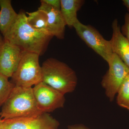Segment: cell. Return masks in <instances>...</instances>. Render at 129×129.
Wrapping results in <instances>:
<instances>
[{"mask_svg":"<svg viewBox=\"0 0 129 129\" xmlns=\"http://www.w3.org/2000/svg\"><path fill=\"white\" fill-rule=\"evenodd\" d=\"M0 32L2 35L9 30L17 17L10 0H0Z\"/></svg>","mask_w":129,"mask_h":129,"instance_id":"obj_13","label":"cell"},{"mask_svg":"<svg viewBox=\"0 0 129 129\" xmlns=\"http://www.w3.org/2000/svg\"><path fill=\"white\" fill-rule=\"evenodd\" d=\"M5 129H58L59 123L48 113L16 118L3 119Z\"/></svg>","mask_w":129,"mask_h":129,"instance_id":"obj_8","label":"cell"},{"mask_svg":"<svg viewBox=\"0 0 129 129\" xmlns=\"http://www.w3.org/2000/svg\"><path fill=\"white\" fill-rule=\"evenodd\" d=\"M38 9L45 13L47 17L46 30L53 37L58 39L64 38L66 24L60 10L41 3Z\"/></svg>","mask_w":129,"mask_h":129,"instance_id":"obj_10","label":"cell"},{"mask_svg":"<svg viewBox=\"0 0 129 129\" xmlns=\"http://www.w3.org/2000/svg\"><path fill=\"white\" fill-rule=\"evenodd\" d=\"M118 106L129 111V74L121 85L117 94Z\"/></svg>","mask_w":129,"mask_h":129,"instance_id":"obj_15","label":"cell"},{"mask_svg":"<svg viewBox=\"0 0 129 129\" xmlns=\"http://www.w3.org/2000/svg\"><path fill=\"white\" fill-rule=\"evenodd\" d=\"M39 109L33 93V88L16 86L2 107V119L27 117L42 113Z\"/></svg>","mask_w":129,"mask_h":129,"instance_id":"obj_2","label":"cell"},{"mask_svg":"<svg viewBox=\"0 0 129 129\" xmlns=\"http://www.w3.org/2000/svg\"><path fill=\"white\" fill-rule=\"evenodd\" d=\"M41 68L42 82L63 95L75 90L78 83L76 73L66 63L51 58L43 62Z\"/></svg>","mask_w":129,"mask_h":129,"instance_id":"obj_3","label":"cell"},{"mask_svg":"<svg viewBox=\"0 0 129 129\" xmlns=\"http://www.w3.org/2000/svg\"><path fill=\"white\" fill-rule=\"evenodd\" d=\"M33 91L38 108L42 112H51L63 107L64 95L44 82L35 85Z\"/></svg>","mask_w":129,"mask_h":129,"instance_id":"obj_7","label":"cell"},{"mask_svg":"<svg viewBox=\"0 0 129 129\" xmlns=\"http://www.w3.org/2000/svg\"><path fill=\"white\" fill-rule=\"evenodd\" d=\"M112 35L109 40L113 52L117 54L129 68V43L122 34L117 19L112 23Z\"/></svg>","mask_w":129,"mask_h":129,"instance_id":"obj_11","label":"cell"},{"mask_svg":"<svg viewBox=\"0 0 129 129\" xmlns=\"http://www.w3.org/2000/svg\"><path fill=\"white\" fill-rule=\"evenodd\" d=\"M27 13V21L30 26L37 30L47 31V17L45 12L38 9L36 11Z\"/></svg>","mask_w":129,"mask_h":129,"instance_id":"obj_14","label":"cell"},{"mask_svg":"<svg viewBox=\"0 0 129 129\" xmlns=\"http://www.w3.org/2000/svg\"><path fill=\"white\" fill-rule=\"evenodd\" d=\"M3 36L23 51L37 53L40 56L45 53L53 37L47 31L32 28L28 23L27 16L22 11Z\"/></svg>","mask_w":129,"mask_h":129,"instance_id":"obj_1","label":"cell"},{"mask_svg":"<svg viewBox=\"0 0 129 129\" xmlns=\"http://www.w3.org/2000/svg\"><path fill=\"white\" fill-rule=\"evenodd\" d=\"M108 63L109 69L103 78L101 84L107 97L112 102L129 74V68L115 53H113Z\"/></svg>","mask_w":129,"mask_h":129,"instance_id":"obj_5","label":"cell"},{"mask_svg":"<svg viewBox=\"0 0 129 129\" xmlns=\"http://www.w3.org/2000/svg\"><path fill=\"white\" fill-rule=\"evenodd\" d=\"M40 2L41 3L60 10L61 0H41Z\"/></svg>","mask_w":129,"mask_h":129,"instance_id":"obj_18","label":"cell"},{"mask_svg":"<svg viewBox=\"0 0 129 129\" xmlns=\"http://www.w3.org/2000/svg\"><path fill=\"white\" fill-rule=\"evenodd\" d=\"M39 56L37 53L23 51L17 68L11 77L12 83L16 86L31 88L42 81Z\"/></svg>","mask_w":129,"mask_h":129,"instance_id":"obj_4","label":"cell"},{"mask_svg":"<svg viewBox=\"0 0 129 129\" xmlns=\"http://www.w3.org/2000/svg\"><path fill=\"white\" fill-rule=\"evenodd\" d=\"M73 27L80 38L108 62L113 53L110 41L105 39L94 27L83 24L79 20L75 24Z\"/></svg>","mask_w":129,"mask_h":129,"instance_id":"obj_6","label":"cell"},{"mask_svg":"<svg viewBox=\"0 0 129 129\" xmlns=\"http://www.w3.org/2000/svg\"><path fill=\"white\" fill-rule=\"evenodd\" d=\"M123 5L126 7L129 13V0H123L122 1Z\"/></svg>","mask_w":129,"mask_h":129,"instance_id":"obj_20","label":"cell"},{"mask_svg":"<svg viewBox=\"0 0 129 129\" xmlns=\"http://www.w3.org/2000/svg\"><path fill=\"white\" fill-rule=\"evenodd\" d=\"M68 129H90L82 124H75L69 125Z\"/></svg>","mask_w":129,"mask_h":129,"instance_id":"obj_19","label":"cell"},{"mask_svg":"<svg viewBox=\"0 0 129 129\" xmlns=\"http://www.w3.org/2000/svg\"><path fill=\"white\" fill-rule=\"evenodd\" d=\"M122 34L129 43V13H127L124 16V22L120 28Z\"/></svg>","mask_w":129,"mask_h":129,"instance_id":"obj_17","label":"cell"},{"mask_svg":"<svg viewBox=\"0 0 129 129\" xmlns=\"http://www.w3.org/2000/svg\"><path fill=\"white\" fill-rule=\"evenodd\" d=\"M15 86L8 78L0 74V107L3 106Z\"/></svg>","mask_w":129,"mask_h":129,"instance_id":"obj_16","label":"cell"},{"mask_svg":"<svg viewBox=\"0 0 129 129\" xmlns=\"http://www.w3.org/2000/svg\"><path fill=\"white\" fill-rule=\"evenodd\" d=\"M84 0H61L60 11L66 25L73 27L78 21L77 13L84 4Z\"/></svg>","mask_w":129,"mask_h":129,"instance_id":"obj_12","label":"cell"},{"mask_svg":"<svg viewBox=\"0 0 129 129\" xmlns=\"http://www.w3.org/2000/svg\"><path fill=\"white\" fill-rule=\"evenodd\" d=\"M23 52L0 34V74L11 78L16 71Z\"/></svg>","mask_w":129,"mask_h":129,"instance_id":"obj_9","label":"cell"},{"mask_svg":"<svg viewBox=\"0 0 129 129\" xmlns=\"http://www.w3.org/2000/svg\"><path fill=\"white\" fill-rule=\"evenodd\" d=\"M0 129H5L3 124V119L0 116Z\"/></svg>","mask_w":129,"mask_h":129,"instance_id":"obj_21","label":"cell"}]
</instances>
